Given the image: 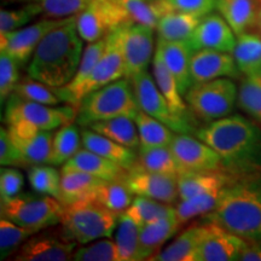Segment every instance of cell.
<instances>
[{"label":"cell","instance_id":"c3c4849f","mask_svg":"<svg viewBox=\"0 0 261 261\" xmlns=\"http://www.w3.org/2000/svg\"><path fill=\"white\" fill-rule=\"evenodd\" d=\"M19 64L6 52L0 51V99L2 106L14 93L19 79Z\"/></svg>","mask_w":261,"mask_h":261},{"label":"cell","instance_id":"603a6c76","mask_svg":"<svg viewBox=\"0 0 261 261\" xmlns=\"http://www.w3.org/2000/svg\"><path fill=\"white\" fill-rule=\"evenodd\" d=\"M175 210L168 215L154 223L140 227V255L142 260H150L155 254H158L163 244L174 236L180 230Z\"/></svg>","mask_w":261,"mask_h":261},{"label":"cell","instance_id":"3957f363","mask_svg":"<svg viewBox=\"0 0 261 261\" xmlns=\"http://www.w3.org/2000/svg\"><path fill=\"white\" fill-rule=\"evenodd\" d=\"M76 17L73 16L40 41L27 65L29 77L51 89H60L70 83L84 54V40L77 33Z\"/></svg>","mask_w":261,"mask_h":261},{"label":"cell","instance_id":"f35d334b","mask_svg":"<svg viewBox=\"0 0 261 261\" xmlns=\"http://www.w3.org/2000/svg\"><path fill=\"white\" fill-rule=\"evenodd\" d=\"M174 211V207L168 203L144 197V196H135L132 204L125 213L132 219L139 227L154 223L161 218L168 215Z\"/></svg>","mask_w":261,"mask_h":261},{"label":"cell","instance_id":"681fc988","mask_svg":"<svg viewBox=\"0 0 261 261\" xmlns=\"http://www.w3.org/2000/svg\"><path fill=\"white\" fill-rule=\"evenodd\" d=\"M159 3L165 14L178 11L204 17L217 9V0H159Z\"/></svg>","mask_w":261,"mask_h":261},{"label":"cell","instance_id":"e0dca14e","mask_svg":"<svg viewBox=\"0 0 261 261\" xmlns=\"http://www.w3.org/2000/svg\"><path fill=\"white\" fill-rule=\"evenodd\" d=\"M204 237L198 247L196 261H232L240 260L241 253L248 241L225 230L219 225L205 223Z\"/></svg>","mask_w":261,"mask_h":261},{"label":"cell","instance_id":"7dc6e473","mask_svg":"<svg viewBox=\"0 0 261 261\" xmlns=\"http://www.w3.org/2000/svg\"><path fill=\"white\" fill-rule=\"evenodd\" d=\"M91 0H37L46 18H68L77 16Z\"/></svg>","mask_w":261,"mask_h":261},{"label":"cell","instance_id":"5b68a950","mask_svg":"<svg viewBox=\"0 0 261 261\" xmlns=\"http://www.w3.org/2000/svg\"><path fill=\"white\" fill-rule=\"evenodd\" d=\"M139 112L130 80L122 77L87 94L77 110L76 122L83 127L103 120L127 116L135 119Z\"/></svg>","mask_w":261,"mask_h":261},{"label":"cell","instance_id":"f546056e","mask_svg":"<svg viewBox=\"0 0 261 261\" xmlns=\"http://www.w3.org/2000/svg\"><path fill=\"white\" fill-rule=\"evenodd\" d=\"M232 56L241 75H261V35L253 32L238 35Z\"/></svg>","mask_w":261,"mask_h":261},{"label":"cell","instance_id":"8992f818","mask_svg":"<svg viewBox=\"0 0 261 261\" xmlns=\"http://www.w3.org/2000/svg\"><path fill=\"white\" fill-rule=\"evenodd\" d=\"M2 217L21 226L42 231L61 224L64 204L52 196L24 192L2 201Z\"/></svg>","mask_w":261,"mask_h":261},{"label":"cell","instance_id":"d590c367","mask_svg":"<svg viewBox=\"0 0 261 261\" xmlns=\"http://www.w3.org/2000/svg\"><path fill=\"white\" fill-rule=\"evenodd\" d=\"M140 227L126 213L120 215L115 230V243L120 261H139L140 255Z\"/></svg>","mask_w":261,"mask_h":261},{"label":"cell","instance_id":"816d5d0a","mask_svg":"<svg viewBox=\"0 0 261 261\" xmlns=\"http://www.w3.org/2000/svg\"><path fill=\"white\" fill-rule=\"evenodd\" d=\"M0 163L2 166L23 168L21 152L10 136L8 127L0 128Z\"/></svg>","mask_w":261,"mask_h":261},{"label":"cell","instance_id":"e575fe53","mask_svg":"<svg viewBox=\"0 0 261 261\" xmlns=\"http://www.w3.org/2000/svg\"><path fill=\"white\" fill-rule=\"evenodd\" d=\"M225 188L214 189V190H210L202 192L200 195H196L194 197L188 198V200L179 201L174 205V210L181 226L189 223L190 220L195 219V218L204 217L205 214L211 213L217 207V204L219 203L221 196L224 194Z\"/></svg>","mask_w":261,"mask_h":261},{"label":"cell","instance_id":"5bb4252c","mask_svg":"<svg viewBox=\"0 0 261 261\" xmlns=\"http://www.w3.org/2000/svg\"><path fill=\"white\" fill-rule=\"evenodd\" d=\"M171 149L181 172L226 171L220 156L197 137L187 133L175 135Z\"/></svg>","mask_w":261,"mask_h":261},{"label":"cell","instance_id":"f5cc1de1","mask_svg":"<svg viewBox=\"0 0 261 261\" xmlns=\"http://www.w3.org/2000/svg\"><path fill=\"white\" fill-rule=\"evenodd\" d=\"M240 260L242 261H261V242H248Z\"/></svg>","mask_w":261,"mask_h":261},{"label":"cell","instance_id":"4fadbf2b","mask_svg":"<svg viewBox=\"0 0 261 261\" xmlns=\"http://www.w3.org/2000/svg\"><path fill=\"white\" fill-rule=\"evenodd\" d=\"M68 18H46L41 21L25 25L17 31L3 33L0 34V51L6 52L12 58H15L19 67H24L29 63L34 54L35 48L40 41L55 28L64 24L69 21Z\"/></svg>","mask_w":261,"mask_h":261},{"label":"cell","instance_id":"52a82bcc","mask_svg":"<svg viewBox=\"0 0 261 261\" xmlns=\"http://www.w3.org/2000/svg\"><path fill=\"white\" fill-rule=\"evenodd\" d=\"M237 97L238 87L231 77L194 84L184 96L192 113L207 123L231 115Z\"/></svg>","mask_w":261,"mask_h":261},{"label":"cell","instance_id":"11a10c76","mask_svg":"<svg viewBox=\"0 0 261 261\" xmlns=\"http://www.w3.org/2000/svg\"><path fill=\"white\" fill-rule=\"evenodd\" d=\"M257 28L260 29L261 32V10H260V16H259V24H257Z\"/></svg>","mask_w":261,"mask_h":261},{"label":"cell","instance_id":"bcb514c9","mask_svg":"<svg viewBox=\"0 0 261 261\" xmlns=\"http://www.w3.org/2000/svg\"><path fill=\"white\" fill-rule=\"evenodd\" d=\"M14 93L24 100L46 104V106H58L62 102L54 89L29 76L18 81Z\"/></svg>","mask_w":261,"mask_h":261},{"label":"cell","instance_id":"277c9868","mask_svg":"<svg viewBox=\"0 0 261 261\" xmlns=\"http://www.w3.org/2000/svg\"><path fill=\"white\" fill-rule=\"evenodd\" d=\"M120 215L100 203L96 197L64 205L61 225L64 232L77 244H87L110 237L116 230Z\"/></svg>","mask_w":261,"mask_h":261},{"label":"cell","instance_id":"9a60e30c","mask_svg":"<svg viewBox=\"0 0 261 261\" xmlns=\"http://www.w3.org/2000/svg\"><path fill=\"white\" fill-rule=\"evenodd\" d=\"M119 29L107 35L106 50L81 90L83 99L93 91L125 77V62H123Z\"/></svg>","mask_w":261,"mask_h":261},{"label":"cell","instance_id":"30bf717a","mask_svg":"<svg viewBox=\"0 0 261 261\" xmlns=\"http://www.w3.org/2000/svg\"><path fill=\"white\" fill-rule=\"evenodd\" d=\"M130 83L139 110L165 123L175 133L191 132V122L181 119L172 112L171 107L156 85L152 75L144 71L130 79Z\"/></svg>","mask_w":261,"mask_h":261},{"label":"cell","instance_id":"ba28073f","mask_svg":"<svg viewBox=\"0 0 261 261\" xmlns=\"http://www.w3.org/2000/svg\"><path fill=\"white\" fill-rule=\"evenodd\" d=\"M76 108L65 104L63 107L29 102L12 93L6 100L5 123L23 121L40 130H54L76 120Z\"/></svg>","mask_w":261,"mask_h":261},{"label":"cell","instance_id":"ee69618b","mask_svg":"<svg viewBox=\"0 0 261 261\" xmlns=\"http://www.w3.org/2000/svg\"><path fill=\"white\" fill-rule=\"evenodd\" d=\"M39 15H42L37 2L24 3L16 9H2L0 11V34L23 28Z\"/></svg>","mask_w":261,"mask_h":261},{"label":"cell","instance_id":"cb8c5ba5","mask_svg":"<svg viewBox=\"0 0 261 261\" xmlns=\"http://www.w3.org/2000/svg\"><path fill=\"white\" fill-rule=\"evenodd\" d=\"M81 138H83L84 148L90 151L96 152L102 158L117 163L127 171L135 167L137 162V150L127 148L90 128L83 129Z\"/></svg>","mask_w":261,"mask_h":261},{"label":"cell","instance_id":"8d00e7d4","mask_svg":"<svg viewBox=\"0 0 261 261\" xmlns=\"http://www.w3.org/2000/svg\"><path fill=\"white\" fill-rule=\"evenodd\" d=\"M142 146H171L174 139V130L155 117L139 110L135 117Z\"/></svg>","mask_w":261,"mask_h":261},{"label":"cell","instance_id":"ab89813d","mask_svg":"<svg viewBox=\"0 0 261 261\" xmlns=\"http://www.w3.org/2000/svg\"><path fill=\"white\" fill-rule=\"evenodd\" d=\"M135 194L129 190L125 180L104 181L94 197L110 211L122 214L128 210L135 200Z\"/></svg>","mask_w":261,"mask_h":261},{"label":"cell","instance_id":"44dd1931","mask_svg":"<svg viewBox=\"0 0 261 261\" xmlns=\"http://www.w3.org/2000/svg\"><path fill=\"white\" fill-rule=\"evenodd\" d=\"M106 45L107 37L98 41L89 42V45L85 47L79 68H77L76 73H75L70 83L60 87V89H54L57 96L61 98L62 102L69 104V106L76 108L79 110L80 104L83 102L81 90H83L84 84L89 79L98 61L102 57L103 52L106 50Z\"/></svg>","mask_w":261,"mask_h":261},{"label":"cell","instance_id":"484cf974","mask_svg":"<svg viewBox=\"0 0 261 261\" xmlns=\"http://www.w3.org/2000/svg\"><path fill=\"white\" fill-rule=\"evenodd\" d=\"M207 225L194 224L179 233L167 247L150 260L154 261H196L198 247L203 240Z\"/></svg>","mask_w":261,"mask_h":261},{"label":"cell","instance_id":"7a4b0ae2","mask_svg":"<svg viewBox=\"0 0 261 261\" xmlns=\"http://www.w3.org/2000/svg\"><path fill=\"white\" fill-rule=\"evenodd\" d=\"M202 218L248 242H261V172L234 175L217 207Z\"/></svg>","mask_w":261,"mask_h":261},{"label":"cell","instance_id":"9f6ffc18","mask_svg":"<svg viewBox=\"0 0 261 261\" xmlns=\"http://www.w3.org/2000/svg\"><path fill=\"white\" fill-rule=\"evenodd\" d=\"M260 2H261V0H260Z\"/></svg>","mask_w":261,"mask_h":261},{"label":"cell","instance_id":"7bdbcfd3","mask_svg":"<svg viewBox=\"0 0 261 261\" xmlns=\"http://www.w3.org/2000/svg\"><path fill=\"white\" fill-rule=\"evenodd\" d=\"M39 231L15 224L14 221L3 218L0 219V256L4 260L12 255L25 241Z\"/></svg>","mask_w":261,"mask_h":261},{"label":"cell","instance_id":"7c38bea8","mask_svg":"<svg viewBox=\"0 0 261 261\" xmlns=\"http://www.w3.org/2000/svg\"><path fill=\"white\" fill-rule=\"evenodd\" d=\"M119 31L125 62V77L130 80L136 75L148 71L150 63H152L155 29L135 23L121 27Z\"/></svg>","mask_w":261,"mask_h":261},{"label":"cell","instance_id":"4316f807","mask_svg":"<svg viewBox=\"0 0 261 261\" xmlns=\"http://www.w3.org/2000/svg\"><path fill=\"white\" fill-rule=\"evenodd\" d=\"M233 178L234 174L226 171L181 172L177 178L179 201L214 189L225 188Z\"/></svg>","mask_w":261,"mask_h":261},{"label":"cell","instance_id":"d6986e66","mask_svg":"<svg viewBox=\"0 0 261 261\" xmlns=\"http://www.w3.org/2000/svg\"><path fill=\"white\" fill-rule=\"evenodd\" d=\"M190 73L192 85L219 77L237 79L241 75L232 54L215 50L194 51L191 57Z\"/></svg>","mask_w":261,"mask_h":261},{"label":"cell","instance_id":"ac0fdd59","mask_svg":"<svg viewBox=\"0 0 261 261\" xmlns=\"http://www.w3.org/2000/svg\"><path fill=\"white\" fill-rule=\"evenodd\" d=\"M189 41L194 51L215 50L232 54L237 39L223 16L212 12L202 17Z\"/></svg>","mask_w":261,"mask_h":261},{"label":"cell","instance_id":"d4e9b609","mask_svg":"<svg viewBox=\"0 0 261 261\" xmlns=\"http://www.w3.org/2000/svg\"><path fill=\"white\" fill-rule=\"evenodd\" d=\"M63 167L87 173L107 181L123 180L128 172L117 163L104 159L86 148L80 149L69 161L64 163Z\"/></svg>","mask_w":261,"mask_h":261},{"label":"cell","instance_id":"83f0119b","mask_svg":"<svg viewBox=\"0 0 261 261\" xmlns=\"http://www.w3.org/2000/svg\"><path fill=\"white\" fill-rule=\"evenodd\" d=\"M104 181L107 180L87 173L62 167L61 202L64 205H68L85 198L94 197L97 190Z\"/></svg>","mask_w":261,"mask_h":261},{"label":"cell","instance_id":"4dcf8cb0","mask_svg":"<svg viewBox=\"0 0 261 261\" xmlns=\"http://www.w3.org/2000/svg\"><path fill=\"white\" fill-rule=\"evenodd\" d=\"M54 135L51 130H39L27 138H16L10 135L21 152L23 168L50 163Z\"/></svg>","mask_w":261,"mask_h":261},{"label":"cell","instance_id":"b9f144b4","mask_svg":"<svg viewBox=\"0 0 261 261\" xmlns=\"http://www.w3.org/2000/svg\"><path fill=\"white\" fill-rule=\"evenodd\" d=\"M28 180L33 190L61 201V172L55 166L37 165L28 167Z\"/></svg>","mask_w":261,"mask_h":261},{"label":"cell","instance_id":"f907efd6","mask_svg":"<svg viewBox=\"0 0 261 261\" xmlns=\"http://www.w3.org/2000/svg\"><path fill=\"white\" fill-rule=\"evenodd\" d=\"M24 184V177L17 167L3 166L0 171V198L8 201L21 194Z\"/></svg>","mask_w":261,"mask_h":261},{"label":"cell","instance_id":"2e32d148","mask_svg":"<svg viewBox=\"0 0 261 261\" xmlns=\"http://www.w3.org/2000/svg\"><path fill=\"white\" fill-rule=\"evenodd\" d=\"M177 178L171 174L132 168L123 180L135 195L172 204L179 198Z\"/></svg>","mask_w":261,"mask_h":261},{"label":"cell","instance_id":"db71d44e","mask_svg":"<svg viewBox=\"0 0 261 261\" xmlns=\"http://www.w3.org/2000/svg\"><path fill=\"white\" fill-rule=\"evenodd\" d=\"M8 3H22V4H24V3H32V2H37V0H6Z\"/></svg>","mask_w":261,"mask_h":261},{"label":"cell","instance_id":"74e56055","mask_svg":"<svg viewBox=\"0 0 261 261\" xmlns=\"http://www.w3.org/2000/svg\"><path fill=\"white\" fill-rule=\"evenodd\" d=\"M83 138L77 127L73 122L58 128L54 135L52 155L48 165L63 166L81 149Z\"/></svg>","mask_w":261,"mask_h":261},{"label":"cell","instance_id":"f6af8a7d","mask_svg":"<svg viewBox=\"0 0 261 261\" xmlns=\"http://www.w3.org/2000/svg\"><path fill=\"white\" fill-rule=\"evenodd\" d=\"M75 261H120L115 241L99 238L87 244H80L75 249Z\"/></svg>","mask_w":261,"mask_h":261},{"label":"cell","instance_id":"836d02e7","mask_svg":"<svg viewBox=\"0 0 261 261\" xmlns=\"http://www.w3.org/2000/svg\"><path fill=\"white\" fill-rule=\"evenodd\" d=\"M202 17L185 12L171 11L160 18L156 32L166 40H189Z\"/></svg>","mask_w":261,"mask_h":261},{"label":"cell","instance_id":"8fae6325","mask_svg":"<svg viewBox=\"0 0 261 261\" xmlns=\"http://www.w3.org/2000/svg\"><path fill=\"white\" fill-rule=\"evenodd\" d=\"M77 243L63 228L37 232L25 241L11 260L15 261H68L73 260Z\"/></svg>","mask_w":261,"mask_h":261},{"label":"cell","instance_id":"60d3db41","mask_svg":"<svg viewBox=\"0 0 261 261\" xmlns=\"http://www.w3.org/2000/svg\"><path fill=\"white\" fill-rule=\"evenodd\" d=\"M237 107L261 126V75L243 76L238 86Z\"/></svg>","mask_w":261,"mask_h":261},{"label":"cell","instance_id":"f1b7e54d","mask_svg":"<svg viewBox=\"0 0 261 261\" xmlns=\"http://www.w3.org/2000/svg\"><path fill=\"white\" fill-rule=\"evenodd\" d=\"M152 76L156 81L166 100H167L172 112L181 119L190 121V113H189L185 100L182 99V94L179 90L177 79L174 77L159 55H154L152 58ZM191 122V121H190Z\"/></svg>","mask_w":261,"mask_h":261},{"label":"cell","instance_id":"6da1fadb","mask_svg":"<svg viewBox=\"0 0 261 261\" xmlns=\"http://www.w3.org/2000/svg\"><path fill=\"white\" fill-rule=\"evenodd\" d=\"M195 136L220 156L231 174L261 172V126L241 114L208 122Z\"/></svg>","mask_w":261,"mask_h":261},{"label":"cell","instance_id":"d6a6232c","mask_svg":"<svg viewBox=\"0 0 261 261\" xmlns=\"http://www.w3.org/2000/svg\"><path fill=\"white\" fill-rule=\"evenodd\" d=\"M87 128L115 140L116 143L127 148L138 150L140 146V138L135 119L127 116H120L115 119L103 120L91 123Z\"/></svg>","mask_w":261,"mask_h":261},{"label":"cell","instance_id":"7402d4cb","mask_svg":"<svg viewBox=\"0 0 261 261\" xmlns=\"http://www.w3.org/2000/svg\"><path fill=\"white\" fill-rule=\"evenodd\" d=\"M260 3V0H217V10L238 37L257 28Z\"/></svg>","mask_w":261,"mask_h":261},{"label":"cell","instance_id":"9c48e42d","mask_svg":"<svg viewBox=\"0 0 261 261\" xmlns=\"http://www.w3.org/2000/svg\"><path fill=\"white\" fill-rule=\"evenodd\" d=\"M128 24V16L117 0H91L76 17V29L84 41L94 42Z\"/></svg>","mask_w":261,"mask_h":261},{"label":"cell","instance_id":"ffe728a7","mask_svg":"<svg viewBox=\"0 0 261 261\" xmlns=\"http://www.w3.org/2000/svg\"><path fill=\"white\" fill-rule=\"evenodd\" d=\"M155 54L166 64L169 71L174 75L182 96L192 86L190 64L194 48L189 40H166L158 37Z\"/></svg>","mask_w":261,"mask_h":261},{"label":"cell","instance_id":"1f68e13d","mask_svg":"<svg viewBox=\"0 0 261 261\" xmlns=\"http://www.w3.org/2000/svg\"><path fill=\"white\" fill-rule=\"evenodd\" d=\"M136 169L163 173L178 177L181 173L171 146H139L137 152Z\"/></svg>","mask_w":261,"mask_h":261}]
</instances>
